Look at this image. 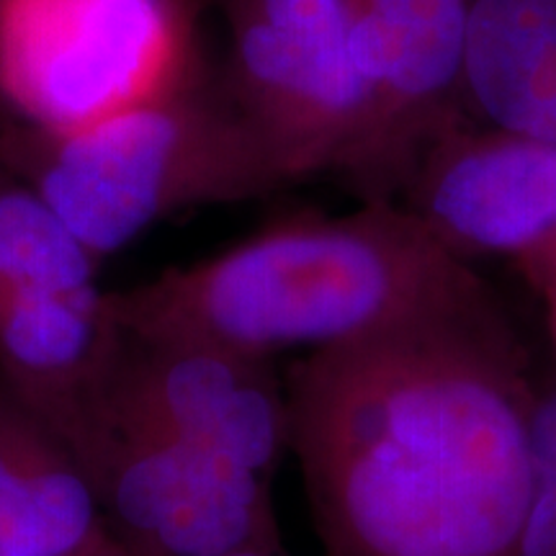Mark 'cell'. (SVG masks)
<instances>
[{"mask_svg":"<svg viewBox=\"0 0 556 556\" xmlns=\"http://www.w3.org/2000/svg\"><path fill=\"white\" fill-rule=\"evenodd\" d=\"M536 353L482 274L283 374L325 556H520Z\"/></svg>","mask_w":556,"mask_h":556,"instance_id":"obj_1","label":"cell"},{"mask_svg":"<svg viewBox=\"0 0 556 556\" xmlns=\"http://www.w3.org/2000/svg\"><path fill=\"white\" fill-rule=\"evenodd\" d=\"M477 274L397 201H358L338 217L261 229L106 299L135 336L206 340L276 361L377 332Z\"/></svg>","mask_w":556,"mask_h":556,"instance_id":"obj_2","label":"cell"},{"mask_svg":"<svg viewBox=\"0 0 556 556\" xmlns=\"http://www.w3.org/2000/svg\"><path fill=\"white\" fill-rule=\"evenodd\" d=\"M9 157L99 261L180 212L289 186L225 83L214 88L201 70L86 129H26L9 142Z\"/></svg>","mask_w":556,"mask_h":556,"instance_id":"obj_3","label":"cell"},{"mask_svg":"<svg viewBox=\"0 0 556 556\" xmlns=\"http://www.w3.org/2000/svg\"><path fill=\"white\" fill-rule=\"evenodd\" d=\"M199 73L184 0H0V101L70 135Z\"/></svg>","mask_w":556,"mask_h":556,"instance_id":"obj_4","label":"cell"},{"mask_svg":"<svg viewBox=\"0 0 556 556\" xmlns=\"http://www.w3.org/2000/svg\"><path fill=\"white\" fill-rule=\"evenodd\" d=\"M225 88L287 184L343 178L368 127L358 0H225Z\"/></svg>","mask_w":556,"mask_h":556,"instance_id":"obj_5","label":"cell"},{"mask_svg":"<svg viewBox=\"0 0 556 556\" xmlns=\"http://www.w3.org/2000/svg\"><path fill=\"white\" fill-rule=\"evenodd\" d=\"M111 539L129 556L283 548L270 479L235 458L80 407L60 428Z\"/></svg>","mask_w":556,"mask_h":556,"instance_id":"obj_6","label":"cell"},{"mask_svg":"<svg viewBox=\"0 0 556 556\" xmlns=\"http://www.w3.org/2000/svg\"><path fill=\"white\" fill-rule=\"evenodd\" d=\"M80 407L235 458L266 479L289 454L287 389L276 361L206 340L119 328L99 377L67 417Z\"/></svg>","mask_w":556,"mask_h":556,"instance_id":"obj_7","label":"cell"},{"mask_svg":"<svg viewBox=\"0 0 556 556\" xmlns=\"http://www.w3.org/2000/svg\"><path fill=\"white\" fill-rule=\"evenodd\" d=\"M368 127L340 178L358 201H400L420 163L471 127L464 109L469 0H358Z\"/></svg>","mask_w":556,"mask_h":556,"instance_id":"obj_8","label":"cell"},{"mask_svg":"<svg viewBox=\"0 0 556 556\" xmlns=\"http://www.w3.org/2000/svg\"><path fill=\"white\" fill-rule=\"evenodd\" d=\"M397 204L458 261L520 263L556 242V142L467 127L422 160Z\"/></svg>","mask_w":556,"mask_h":556,"instance_id":"obj_9","label":"cell"},{"mask_svg":"<svg viewBox=\"0 0 556 556\" xmlns=\"http://www.w3.org/2000/svg\"><path fill=\"white\" fill-rule=\"evenodd\" d=\"M106 539L70 443L0 377V556H67Z\"/></svg>","mask_w":556,"mask_h":556,"instance_id":"obj_10","label":"cell"},{"mask_svg":"<svg viewBox=\"0 0 556 556\" xmlns=\"http://www.w3.org/2000/svg\"><path fill=\"white\" fill-rule=\"evenodd\" d=\"M471 127L556 142V0H469Z\"/></svg>","mask_w":556,"mask_h":556,"instance_id":"obj_11","label":"cell"},{"mask_svg":"<svg viewBox=\"0 0 556 556\" xmlns=\"http://www.w3.org/2000/svg\"><path fill=\"white\" fill-rule=\"evenodd\" d=\"M116 338L119 325L101 287L21 296L0 309V377L58 430Z\"/></svg>","mask_w":556,"mask_h":556,"instance_id":"obj_12","label":"cell"},{"mask_svg":"<svg viewBox=\"0 0 556 556\" xmlns=\"http://www.w3.org/2000/svg\"><path fill=\"white\" fill-rule=\"evenodd\" d=\"M99 268L47 199L0 165V309L21 296L99 287Z\"/></svg>","mask_w":556,"mask_h":556,"instance_id":"obj_13","label":"cell"},{"mask_svg":"<svg viewBox=\"0 0 556 556\" xmlns=\"http://www.w3.org/2000/svg\"><path fill=\"white\" fill-rule=\"evenodd\" d=\"M520 556H556V368L539 371L531 420V503Z\"/></svg>","mask_w":556,"mask_h":556,"instance_id":"obj_14","label":"cell"},{"mask_svg":"<svg viewBox=\"0 0 556 556\" xmlns=\"http://www.w3.org/2000/svg\"><path fill=\"white\" fill-rule=\"evenodd\" d=\"M520 268L531 278V283L544 294L548 304V325H552V338L556 348V242L541 250L536 255H528L520 261Z\"/></svg>","mask_w":556,"mask_h":556,"instance_id":"obj_15","label":"cell"},{"mask_svg":"<svg viewBox=\"0 0 556 556\" xmlns=\"http://www.w3.org/2000/svg\"><path fill=\"white\" fill-rule=\"evenodd\" d=\"M67 556H129V554L124 552V548L116 544L114 539H106V541H101V544L88 546V548H83V552H75Z\"/></svg>","mask_w":556,"mask_h":556,"instance_id":"obj_16","label":"cell"}]
</instances>
